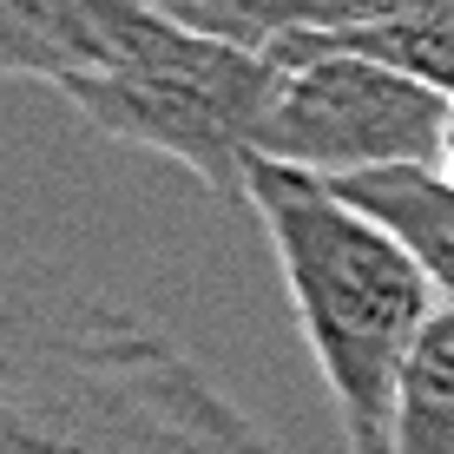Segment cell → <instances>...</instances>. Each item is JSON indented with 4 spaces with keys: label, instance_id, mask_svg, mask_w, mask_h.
I'll return each mask as SVG.
<instances>
[{
    "label": "cell",
    "instance_id": "obj_7",
    "mask_svg": "<svg viewBox=\"0 0 454 454\" xmlns=\"http://www.w3.org/2000/svg\"><path fill=\"white\" fill-rule=\"evenodd\" d=\"M388 454H454V303L434 309L402 369Z\"/></svg>",
    "mask_w": 454,
    "mask_h": 454
},
{
    "label": "cell",
    "instance_id": "obj_5",
    "mask_svg": "<svg viewBox=\"0 0 454 454\" xmlns=\"http://www.w3.org/2000/svg\"><path fill=\"white\" fill-rule=\"evenodd\" d=\"M336 192L356 211H369L382 231H395L421 257V270L434 277V290L454 303V184L442 171H428V165L363 171V178H336Z\"/></svg>",
    "mask_w": 454,
    "mask_h": 454
},
{
    "label": "cell",
    "instance_id": "obj_9",
    "mask_svg": "<svg viewBox=\"0 0 454 454\" xmlns=\"http://www.w3.org/2000/svg\"><path fill=\"white\" fill-rule=\"evenodd\" d=\"M442 178L454 184V113H448V138H442Z\"/></svg>",
    "mask_w": 454,
    "mask_h": 454
},
{
    "label": "cell",
    "instance_id": "obj_2",
    "mask_svg": "<svg viewBox=\"0 0 454 454\" xmlns=\"http://www.w3.org/2000/svg\"><path fill=\"white\" fill-rule=\"evenodd\" d=\"M59 92L106 138L178 159L217 205H250V165L284 73L250 46L198 34L152 7L113 67L67 80Z\"/></svg>",
    "mask_w": 454,
    "mask_h": 454
},
{
    "label": "cell",
    "instance_id": "obj_3",
    "mask_svg": "<svg viewBox=\"0 0 454 454\" xmlns=\"http://www.w3.org/2000/svg\"><path fill=\"white\" fill-rule=\"evenodd\" d=\"M284 92H277L270 119H263L257 159L317 171V178H363V171H402L428 165L442 171V138L454 99L402 80V73L375 67L356 53H296L270 46Z\"/></svg>",
    "mask_w": 454,
    "mask_h": 454
},
{
    "label": "cell",
    "instance_id": "obj_1",
    "mask_svg": "<svg viewBox=\"0 0 454 454\" xmlns=\"http://www.w3.org/2000/svg\"><path fill=\"white\" fill-rule=\"evenodd\" d=\"M250 211L270 238L296 330L317 356L323 395L349 454H388L395 395L421 330L434 323V277L395 231L356 211L317 171L250 165Z\"/></svg>",
    "mask_w": 454,
    "mask_h": 454
},
{
    "label": "cell",
    "instance_id": "obj_8",
    "mask_svg": "<svg viewBox=\"0 0 454 454\" xmlns=\"http://www.w3.org/2000/svg\"><path fill=\"white\" fill-rule=\"evenodd\" d=\"M145 7H159V13H171V20H178V13H198V7H217V0H145Z\"/></svg>",
    "mask_w": 454,
    "mask_h": 454
},
{
    "label": "cell",
    "instance_id": "obj_6",
    "mask_svg": "<svg viewBox=\"0 0 454 454\" xmlns=\"http://www.w3.org/2000/svg\"><path fill=\"white\" fill-rule=\"evenodd\" d=\"M270 46H296V53H356L375 67L402 73V80L454 99V7L415 13V20H388V27H363V34H284ZM263 46V53H270Z\"/></svg>",
    "mask_w": 454,
    "mask_h": 454
},
{
    "label": "cell",
    "instance_id": "obj_4",
    "mask_svg": "<svg viewBox=\"0 0 454 454\" xmlns=\"http://www.w3.org/2000/svg\"><path fill=\"white\" fill-rule=\"evenodd\" d=\"M145 13V0H0V73L46 86L106 73Z\"/></svg>",
    "mask_w": 454,
    "mask_h": 454
}]
</instances>
